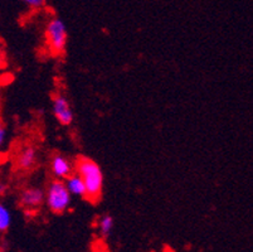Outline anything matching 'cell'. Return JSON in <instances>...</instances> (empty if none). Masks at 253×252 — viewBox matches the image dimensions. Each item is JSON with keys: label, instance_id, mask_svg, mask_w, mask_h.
<instances>
[{"label": "cell", "instance_id": "6da1fadb", "mask_svg": "<svg viewBox=\"0 0 253 252\" xmlns=\"http://www.w3.org/2000/svg\"><path fill=\"white\" fill-rule=\"evenodd\" d=\"M75 168L76 173L84 180L86 198L91 202H97L103 191V173L101 166L92 159L81 156L76 161Z\"/></svg>", "mask_w": 253, "mask_h": 252}, {"label": "cell", "instance_id": "7a4b0ae2", "mask_svg": "<svg viewBox=\"0 0 253 252\" xmlns=\"http://www.w3.org/2000/svg\"><path fill=\"white\" fill-rule=\"evenodd\" d=\"M45 42L49 52L54 55H61L66 52L68 42L67 25L61 18H52L45 25Z\"/></svg>", "mask_w": 253, "mask_h": 252}, {"label": "cell", "instance_id": "3957f363", "mask_svg": "<svg viewBox=\"0 0 253 252\" xmlns=\"http://www.w3.org/2000/svg\"><path fill=\"white\" fill-rule=\"evenodd\" d=\"M44 201L50 212L61 214L70 208L71 202H72V196L68 192L63 180L54 179L50 182L47 191H45Z\"/></svg>", "mask_w": 253, "mask_h": 252}, {"label": "cell", "instance_id": "277c9868", "mask_svg": "<svg viewBox=\"0 0 253 252\" xmlns=\"http://www.w3.org/2000/svg\"><path fill=\"white\" fill-rule=\"evenodd\" d=\"M52 110L53 115L57 119V121L63 126H70L72 125L75 115H73L72 107H71L70 101L67 97L62 94H57L52 99Z\"/></svg>", "mask_w": 253, "mask_h": 252}, {"label": "cell", "instance_id": "5b68a950", "mask_svg": "<svg viewBox=\"0 0 253 252\" xmlns=\"http://www.w3.org/2000/svg\"><path fill=\"white\" fill-rule=\"evenodd\" d=\"M45 198V192L39 187H29L23 189L20 193V204L25 209H37L43 204Z\"/></svg>", "mask_w": 253, "mask_h": 252}, {"label": "cell", "instance_id": "8992f818", "mask_svg": "<svg viewBox=\"0 0 253 252\" xmlns=\"http://www.w3.org/2000/svg\"><path fill=\"white\" fill-rule=\"evenodd\" d=\"M50 172L56 179L64 180L73 173V164L66 156L57 154L50 160Z\"/></svg>", "mask_w": 253, "mask_h": 252}, {"label": "cell", "instance_id": "52a82bcc", "mask_svg": "<svg viewBox=\"0 0 253 252\" xmlns=\"http://www.w3.org/2000/svg\"><path fill=\"white\" fill-rule=\"evenodd\" d=\"M38 160V151L33 145H25L17 155V166L20 170H31Z\"/></svg>", "mask_w": 253, "mask_h": 252}, {"label": "cell", "instance_id": "ba28073f", "mask_svg": "<svg viewBox=\"0 0 253 252\" xmlns=\"http://www.w3.org/2000/svg\"><path fill=\"white\" fill-rule=\"evenodd\" d=\"M63 182L66 187H67L68 192L71 193V196L86 198V188H84V180H82V178L77 173H72L71 175H68Z\"/></svg>", "mask_w": 253, "mask_h": 252}, {"label": "cell", "instance_id": "9c48e42d", "mask_svg": "<svg viewBox=\"0 0 253 252\" xmlns=\"http://www.w3.org/2000/svg\"><path fill=\"white\" fill-rule=\"evenodd\" d=\"M11 225V213L5 204L0 203V232H5Z\"/></svg>", "mask_w": 253, "mask_h": 252}, {"label": "cell", "instance_id": "30bf717a", "mask_svg": "<svg viewBox=\"0 0 253 252\" xmlns=\"http://www.w3.org/2000/svg\"><path fill=\"white\" fill-rule=\"evenodd\" d=\"M112 228H114V218L110 214H105L101 217V219L98 221V231H100L101 236L103 237L109 236L112 232Z\"/></svg>", "mask_w": 253, "mask_h": 252}, {"label": "cell", "instance_id": "8fae6325", "mask_svg": "<svg viewBox=\"0 0 253 252\" xmlns=\"http://www.w3.org/2000/svg\"><path fill=\"white\" fill-rule=\"evenodd\" d=\"M20 1L32 9H42L47 5V0H20Z\"/></svg>", "mask_w": 253, "mask_h": 252}, {"label": "cell", "instance_id": "7c38bea8", "mask_svg": "<svg viewBox=\"0 0 253 252\" xmlns=\"http://www.w3.org/2000/svg\"><path fill=\"white\" fill-rule=\"evenodd\" d=\"M6 136H8V133H6V128L4 126L3 122H0V149L4 147V144H5Z\"/></svg>", "mask_w": 253, "mask_h": 252}, {"label": "cell", "instance_id": "4fadbf2b", "mask_svg": "<svg viewBox=\"0 0 253 252\" xmlns=\"http://www.w3.org/2000/svg\"><path fill=\"white\" fill-rule=\"evenodd\" d=\"M6 189H8L6 184L3 183V182H0V196H4L6 192Z\"/></svg>", "mask_w": 253, "mask_h": 252}, {"label": "cell", "instance_id": "5bb4252c", "mask_svg": "<svg viewBox=\"0 0 253 252\" xmlns=\"http://www.w3.org/2000/svg\"><path fill=\"white\" fill-rule=\"evenodd\" d=\"M3 58V52H1V50H0V59Z\"/></svg>", "mask_w": 253, "mask_h": 252}, {"label": "cell", "instance_id": "9a60e30c", "mask_svg": "<svg viewBox=\"0 0 253 252\" xmlns=\"http://www.w3.org/2000/svg\"><path fill=\"white\" fill-rule=\"evenodd\" d=\"M0 252H3V249H1V246H0Z\"/></svg>", "mask_w": 253, "mask_h": 252}]
</instances>
